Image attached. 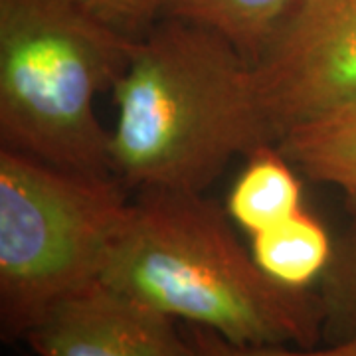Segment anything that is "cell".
<instances>
[{
	"mask_svg": "<svg viewBox=\"0 0 356 356\" xmlns=\"http://www.w3.org/2000/svg\"><path fill=\"white\" fill-rule=\"evenodd\" d=\"M334 245L327 228L305 208L252 236V255L267 277L283 287L309 289L331 266Z\"/></svg>",
	"mask_w": 356,
	"mask_h": 356,
	"instance_id": "obj_10",
	"label": "cell"
},
{
	"mask_svg": "<svg viewBox=\"0 0 356 356\" xmlns=\"http://www.w3.org/2000/svg\"><path fill=\"white\" fill-rule=\"evenodd\" d=\"M137 40L77 0H0V143L65 170L113 177L95 97L113 89Z\"/></svg>",
	"mask_w": 356,
	"mask_h": 356,
	"instance_id": "obj_3",
	"label": "cell"
},
{
	"mask_svg": "<svg viewBox=\"0 0 356 356\" xmlns=\"http://www.w3.org/2000/svg\"><path fill=\"white\" fill-rule=\"evenodd\" d=\"M177 318L102 275L56 299L24 343L42 356H194Z\"/></svg>",
	"mask_w": 356,
	"mask_h": 356,
	"instance_id": "obj_6",
	"label": "cell"
},
{
	"mask_svg": "<svg viewBox=\"0 0 356 356\" xmlns=\"http://www.w3.org/2000/svg\"><path fill=\"white\" fill-rule=\"evenodd\" d=\"M299 0H166L165 14L198 24L226 38L257 64Z\"/></svg>",
	"mask_w": 356,
	"mask_h": 356,
	"instance_id": "obj_9",
	"label": "cell"
},
{
	"mask_svg": "<svg viewBox=\"0 0 356 356\" xmlns=\"http://www.w3.org/2000/svg\"><path fill=\"white\" fill-rule=\"evenodd\" d=\"M277 145L299 172L343 192L356 214V102L287 129Z\"/></svg>",
	"mask_w": 356,
	"mask_h": 356,
	"instance_id": "obj_7",
	"label": "cell"
},
{
	"mask_svg": "<svg viewBox=\"0 0 356 356\" xmlns=\"http://www.w3.org/2000/svg\"><path fill=\"white\" fill-rule=\"evenodd\" d=\"M131 204L115 177L0 147V334L24 341L62 295L99 277Z\"/></svg>",
	"mask_w": 356,
	"mask_h": 356,
	"instance_id": "obj_4",
	"label": "cell"
},
{
	"mask_svg": "<svg viewBox=\"0 0 356 356\" xmlns=\"http://www.w3.org/2000/svg\"><path fill=\"white\" fill-rule=\"evenodd\" d=\"M321 303L325 313L323 339L334 344L356 334V222L334 245L331 266L321 277Z\"/></svg>",
	"mask_w": 356,
	"mask_h": 356,
	"instance_id": "obj_11",
	"label": "cell"
},
{
	"mask_svg": "<svg viewBox=\"0 0 356 356\" xmlns=\"http://www.w3.org/2000/svg\"><path fill=\"white\" fill-rule=\"evenodd\" d=\"M88 13L123 36L140 40L165 14L166 0H77Z\"/></svg>",
	"mask_w": 356,
	"mask_h": 356,
	"instance_id": "obj_12",
	"label": "cell"
},
{
	"mask_svg": "<svg viewBox=\"0 0 356 356\" xmlns=\"http://www.w3.org/2000/svg\"><path fill=\"white\" fill-rule=\"evenodd\" d=\"M297 172L277 143L255 147L228 194L229 220L255 236L295 216L303 208Z\"/></svg>",
	"mask_w": 356,
	"mask_h": 356,
	"instance_id": "obj_8",
	"label": "cell"
},
{
	"mask_svg": "<svg viewBox=\"0 0 356 356\" xmlns=\"http://www.w3.org/2000/svg\"><path fill=\"white\" fill-rule=\"evenodd\" d=\"M113 97L111 166L125 188L204 192L234 156L277 143L255 65L178 18L137 40Z\"/></svg>",
	"mask_w": 356,
	"mask_h": 356,
	"instance_id": "obj_2",
	"label": "cell"
},
{
	"mask_svg": "<svg viewBox=\"0 0 356 356\" xmlns=\"http://www.w3.org/2000/svg\"><path fill=\"white\" fill-rule=\"evenodd\" d=\"M277 140L303 121L356 102V0H299L255 64Z\"/></svg>",
	"mask_w": 356,
	"mask_h": 356,
	"instance_id": "obj_5",
	"label": "cell"
},
{
	"mask_svg": "<svg viewBox=\"0 0 356 356\" xmlns=\"http://www.w3.org/2000/svg\"><path fill=\"white\" fill-rule=\"evenodd\" d=\"M323 355H341V356H356V334H350L343 341L334 343L329 346V350H325Z\"/></svg>",
	"mask_w": 356,
	"mask_h": 356,
	"instance_id": "obj_13",
	"label": "cell"
},
{
	"mask_svg": "<svg viewBox=\"0 0 356 356\" xmlns=\"http://www.w3.org/2000/svg\"><path fill=\"white\" fill-rule=\"evenodd\" d=\"M102 277L214 332L224 355L315 353L325 331L321 295L267 277L204 192L140 191Z\"/></svg>",
	"mask_w": 356,
	"mask_h": 356,
	"instance_id": "obj_1",
	"label": "cell"
}]
</instances>
